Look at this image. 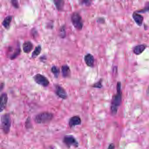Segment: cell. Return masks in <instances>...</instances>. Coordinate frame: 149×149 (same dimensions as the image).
Here are the masks:
<instances>
[{
	"mask_svg": "<svg viewBox=\"0 0 149 149\" xmlns=\"http://www.w3.org/2000/svg\"><path fill=\"white\" fill-rule=\"evenodd\" d=\"M122 101V92H121V84L118 82L117 84V93L112 98L111 105V111L113 116L116 115L121 104Z\"/></svg>",
	"mask_w": 149,
	"mask_h": 149,
	"instance_id": "1",
	"label": "cell"
},
{
	"mask_svg": "<svg viewBox=\"0 0 149 149\" xmlns=\"http://www.w3.org/2000/svg\"><path fill=\"white\" fill-rule=\"evenodd\" d=\"M54 117L53 113L48 111H44L37 114L35 116L34 119L37 124H45L52 121Z\"/></svg>",
	"mask_w": 149,
	"mask_h": 149,
	"instance_id": "2",
	"label": "cell"
},
{
	"mask_svg": "<svg viewBox=\"0 0 149 149\" xmlns=\"http://www.w3.org/2000/svg\"><path fill=\"white\" fill-rule=\"evenodd\" d=\"M11 118L10 114L6 113L1 116V127L3 132L8 134L10 131L11 127Z\"/></svg>",
	"mask_w": 149,
	"mask_h": 149,
	"instance_id": "3",
	"label": "cell"
},
{
	"mask_svg": "<svg viewBox=\"0 0 149 149\" xmlns=\"http://www.w3.org/2000/svg\"><path fill=\"white\" fill-rule=\"evenodd\" d=\"M71 21L74 27L78 30H81L83 27L84 23L82 19L80 14L74 12L71 16Z\"/></svg>",
	"mask_w": 149,
	"mask_h": 149,
	"instance_id": "4",
	"label": "cell"
},
{
	"mask_svg": "<svg viewBox=\"0 0 149 149\" xmlns=\"http://www.w3.org/2000/svg\"><path fill=\"white\" fill-rule=\"evenodd\" d=\"M63 141V143L68 148L72 146L77 148L79 145L77 140L72 135H66L64 136Z\"/></svg>",
	"mask_w": 149,
	"mask_h": 149,
	"instance_id": "5",
	"label": "cell"
},
{
	"mask_svg": "<svg viewBox=\"0 0 149 149\" xmlns=\"http://www.w3.org/2000/svg\"><path fill=\"white\" fill-rule=\"evenodd\" d=\"M33 78L36 83L39 85L44 87H47L49 85V81L48 79L43 75L40 74H37L34 76Z\"/></svg>",
	"mask_w": 149,
	"mask_h": 149,
	"instance_id": "6",
	"label": "cell"
},
{
	"mask_svg": "<svg viewBox=\"0 0 149 149\" xmlns=\"http://www.w3.org/2000/svg\"><path fill=\"white\" fill-rule=\"evenodd\" d=\"M55 88L56 94L59 97L64 100L68 98V94L67 92L64 88H63L61 85L59 84H55Z\"/></svg>",
	"mask_w": 149,
	"mask_h": 149,
	"instance_id": "7",
	"label": "cell"
},
{
	"mask_svg": "<svg viewBox=\"0 0 149 149\" xmlns=\"http://www.w3.org/2000/svg\"><path fill=\"white\" fill-rule=\"evenodd\" d=\"M69 126L70 128L75 127L77 125H79L81 124V119L78 116H72L69 120Z\"/></svg>",
	"mask_w": 149,
	"mask_h": 149,
	"instance_id": "8",
	"label": "cell"
},
{
	"mask_svg": "<svg viewBox=\"0 0 149 149\" xmlns=\"http://www.w3.org/2000/svg\"><path fill=\"white\" fill-rule=\"evenodd\" d=\"M8 101V96L6 93H2L1 96V104H0V111L2 112L6 108Z\"/></svg>",
	"mask_w": 149,
	"mask_h": 149,
	"instance_id": "9",
	"label": "cell"
},
{
	"mask_svg": "<svg viewBox=\"0 0 149 149\" xmlns=\"http://www.w3.org/2000/svg\"><path fill=\"white\" fill-rule=\"evenodd\" d=\"M33 49V45L30 41H26L22 45V49L24 53L29 54Z\"/></svg>",
	"mask_w": 149,
	"mask_h": 149,
	"instance_id": "10",
	"label": "cell"
},
{
	"mask_svg": "<svg viewBox=\"0 0 149 149\" xmlns=\"http://www.w3.org/2000/svg\"><path fill=\"white\" fill-rule=\"evenodd\" d=\"M84 61L87 66L89 67H93L94 65V56L90 54H88L84 56Z\"/></svg>",
	"mask_w": 149,
	"mask_h": 149,
	"instance_id": "11",
	"label": "cell"
},
{
	"mask_svg": "<svg viewBox=\"0 0 149 149\" xmlns=\"http://www.w3.org/2000/svg\"><path fill=\"white\" fill-rule=\"evenodd\" d=\"M132 18L137 25L139 26H142L143 21V17L142 15L135 12L132 14Z\"/></svg>",
	"mask_w": 149,
	"mask_h": 149,
	"instance_id": "12",
	"label": "cell"
},
{
	"mask_svg": "<svg viewBox=\"0 0 149 149\" xmlns=\"http://www.w3.org/2000/svg\"><path fill=\"white\" fill-rule=\"evenodd\" d=\"M61 72L63 77L64 78H68L70 76L71 71L68 65H63L61 68Z\"/></svg>",
	"mask_w": 149,
	"mask_h": 149,
	"instance_id": "13",
	"label": "cell"
},
{
	"mask_svg": "<svg viewBox=\"0 0 149 149\" xmlns=\"http://www.w3.org/2000/svg\"><path fill=\"white\" fill-rule=\"evenodd\" d=\"M13 16L9 15L5 18L2 22V25L6 29H9L10 27L11 22L13 21Z\"/></svg>",
	"mask_w": 149,
	"mask_h": 149,
	"instance_id": "14",
	"label": "cell"
},
{
	"mask_svg": "<svg viewBox=\"0 0 149 149\" xmlns=\"http://www.w3.org/2000/svg\"><path fill=\"white\" fill-rule=\"evenodd\" d=\"M146 48L145 45H139L134 48L133 52L136 55H139L142 54Z\"/></svg>",
	"mask_w": 149,
	"mask_h": 149,
	"instance_id": "15",
	"label": "cell"
},
{
	"mask_svg": "<svg viewBox=\"0 0 149 149\" xmlns=\"http://www.w3.org/2000/svg\"><path fill=\"white\" fill-rule=\"evenodd\" d=\"M54 4L55 6L56 9L58 11H62L63 10V7L64 6V1H58V0H56L54 1Z\"/></svg>",
	"mask_w": 149,
	"mask_h": 149,
	"instance_id": "16",
	"label": "cell"
},
{
	"mask_svg": "<svg viewBox=\"0 0 149 149\" xmlns=\"http://www.w3.org/2000/svg\"><path fill=\"white\" fill-rule=\"evenodd\" d=\"M42 51L41 46L38 45L35 48V49L33 51L32 54V58L33 59L36 58L40 54Z\"/></svg>",
	"mask_w": 149,
	"mask_h": 149,
	"instance_id": "17",
	"label": "cell"
},
{
	"mask_svg": "<svg viewBox=\"0 0 149 149\" xmlns=\"http://www.w3.org/2000/svg\"><path fill=\"white\" fill-rule=\"evenodd\" d=\"M21 53V49L19 46H18L17 48L15 49V50L14 51L12 54L10 56V59L11 60H13L17 58Z\"/></svg>",
	"mask_w": 149,
	"mask_h": 149,
	"instance_id": "18",
	"label": "cell"
},
{
	"mask_svg": "<svg viewBox=\"0 0 149 149\" xmlns=\"http://www.w3.org/2000/svg\"><path fill=\"white\" fill-rule=\"evenodd\" d=\"M51 72L54 74L56 78H58L60 74V70L57 66H54L51 68Z\"/></svg>",
	"mask_w": 149,
	"mask_h": 149,
	"instance_id": "19",
	"label": "cell"
},
{
	"mask_svg": "<svg viewBox=\"0 0 149 149\" xmlns=\"http://www.w3.org/2000/svg\"><path fill=\"white\" fill-rule=\"evenodd\" d=\"M59 36L61 38H65L66 36V29L65 26H62L59 29Z\"/></svg>",
	"mask_w": 149,
	"mask_h": 149,
	"instance_id": "20",
	"label": "cell"
},
{
	"mask_svg": "<svg viewBox=\"0 0 149 149\" xmlns=\"http://www.w3.org/2000/svg\"><path fill=\"white\" fill-rule=\"evenodd\" d=\"M149 11V2L146 3V5L143 8L141 9L140 10L137 11V13H146V12Z\"/></svg>",
	"mask_w": 149,
	"mask_h": 149,
	"instance_id": "21",
	"label": "cell"
},
{
	"mask_svg": "<svg viewBox=\"0 0 149 149\" xmlns=\"http://www.w3.org/2000/svg\"><path fill=\"white\" fill-rule=\"evenodd\" d=\"M102 87V80H99V81L94 84L92 86V87L93 88H101Z\"/></svg>",
	"mask_w": 149,
	"mask_h": 149,
	"instance_id": "22",
	"label": "cell"
},
{
	"mask_svg": "<svg viewBox=\"0 0 149 149\" xmlns=\"http://www.w3.org/2000/svg\"><path fill=\"white\" fill-rule=\"evenodd\" d=\"M11 2L13 6L15 8L17 9V8H19V2H18V1H12Z\"/></svg>",
	"mask_w": 149,
	"mask_h": 149,
	"instance_id": "23",
	"label": "cell"
},
{
	"mask_svg": "<svg viewBox=\"0 0 149 149\" xmlns=\"http://www.w3.org/2000/svg\"><path fill=\"white\" fill-rule=\"evenodd\" d=\"M81 5H84L86 6H89L91 4V2L89 1H80Z\"/></svg>",
	"mask_w": 149,
	"mask_h": 149,
	"instance_id": "24",
	"label": "cell"
},
{
	"mask_svg": "<svg viewBox=\"0 0 149 149\" xmlns=\"http://www.w3.org/2000/svg\"><path fill=\"white\" fill-rule=\"evenodd\" d=\"M108 149H115V145L113 143H111L109 145Z\"/></svg>",
	"mask_w": 149,
	"mask_h": 149,
	"instance_id": "25",
	"label": "cell"
},
{
	"mask_svg": "<svg viewBox=\"0 0 149 149\" xmlns=\"http://www.w3.org/2000/svg\"><path fill=\"white\" fill-rule=\"evenodd\" d=\"M4 83H1V91H2V88H3V87H4Z\"/></svg>",
	"mask_w": 149,
	"mask_h": 149,
	"instance_id": "26",
	"label": "cell"
}]
</instances>
